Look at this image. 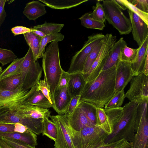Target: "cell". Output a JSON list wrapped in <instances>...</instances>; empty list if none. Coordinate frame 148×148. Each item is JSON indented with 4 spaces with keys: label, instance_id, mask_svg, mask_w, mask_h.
Listing matches in <instances>:
<instances>
[{
    "label": "cell",
    "instance_id": "obj_26",
    "mask_svg": "<svg viewBox=\"0 0 148 148\" xmlns=\"http://www.w3.org/2000/svg\"><path fill=\"white\" fill-rule=\"evenodd\" d=\"M97 125L108 135L113 131V126L110 122L104 109H97Z\"/></svg>",
    "mask_w": 148,
    "mask_h": 148
},
{
    "label": "cell",
    "instance_id": "obj_19",
    "mask_svg": "<svg viewBox=\"0 0 148 148\" xmlns=\"http://www.w3.org/2000/svg\"><path fill=\"white\" fill-rule=\"evenodd\" d=\"M127 45L122 37L120 38L113 46L109 53L101 71L116 66L120 61V52L121 49Z\"/></svg>",
    "mask_w": 148,
    "mask_h": 148
},
{
    "label": "cell",
    "instance_id": "obj_41",
    "mask_svg": "<svg viewBox=\"0 0 148 148\" xmlns=\"http://www.w3.org/2000/svg\"><path fill=\"white\" fill-rule=\"evenodd\" d=\"M132 143L124 139L109 143H104L96 148H132Z\"/></svg>",
    "mask_w": 148,
    "mask_h": 148
},
{
    "label": "cell",
    "instance_id": "obj_38",
    "mask_svg": "<svg viewBox=\"0 0 148 148\" xmlns=\"http://www.w3.org/2000/svg\"><path fill=\"white\" fill-rule=\"evenodd\" d=\"M93 11L90 12L89 15L93 19L104 23L106 20L105 12L100 1L97 0L96 5L93 7Z\"/></svg>",
    "mask_w": 148,
    "mask_h": 148
},
{
    "label": "cell",
    "instance_id": "obj_4",
    "mask_svg": "<svg viewBox=\"0 0 148 148\" xmlns=\"http://www.w3.org/2000/svg\"><path fill=\"white\" fill-rule=\"evenodd\" d=\"M68 129L75 148H96L103 144L108 136L97 125L77 131L72 129L68 123Z\"/></svg>",
    "mask_w": 148,
    "mask_h": 148
},
{
    "label": "cell",
    "instance_id": "obj_39",
    "mask_svg": "<svg viewBox=\"0 0 148 148\" xmlns=\"http://www.w3.org/2000/svg\"><path fill=\"white\" fill-rule=\"evenodd\" d=\"M127 9L132 11L137 15L148 25V13L141 10L132 4L128 0H120Z\"/></svg>",
    "mask_w": 148,
    "mask_h": 148
},
{
    "label": "cell",
    "instance_id": "obj_43",
    "mask_svg": "<svg viewBox=\"0 0 148 148\" xmlns=\"http://www.w3.org/2000/svg\"><path fill=\"white\" fill-rule=\"evenodd\" d=\"M0 137L13 148H36L35 146H30L20 140L8 138Z\"/></svg>",
    "mask_w": 148,
    "mask_h": 148
},
{
    "label": "cell",
    "instance_id": "obj_20",
    "mask_svg": "<svg viewBox=\"0 0 148 148\" xmlns=\"http://www.w3.org/2000/svg\"><path fill=\"white\" fill-rule=\"evenodd\" d=\"M86 84V81L82 73L70 74L67 86L71 98L80 95Z\"/></svg>",
    "mask_w": 148,
    "mask_h": 148
},
{
    "label": "cell",
    "instance_id": "obj_45",
    "mask_svg": "<svg viewBox=\"0 0 148 148\" xmlns=\"http://www.w3.org/2000/svg\"><path fill=\"white\" fill-rule=\"evenodd\" d=\"M132 4L141 10L148 13V0H128Z\"/></svg>",
    "mask_w": 148,
    "mask_h": 148
},
{
    "label": "cell",
    "instance_id": "obj_17",
    "mask_svg": "<svg viewBox=\"0 0 148 148\" xmlns=\"http://www.w3.org/2000/svg\"><path fill=\"white\" fill-rule=\"evenodd\" d=\"M66 116L69 125L75 131H79L93 125L89 121L78 105L71 115Z\"/></svg>",
    "mask_w": 148,
    "mask_h": 148
},
{
    "label": "cell",
    "instance_id": "obj_33",
    "mask_svg": "<svg viewBox=\"0 0 148 148\" xmlns=\"http://www.w3.org/2000/svg\"><path fill=\"white\" fill-rule=\"evenodd\" d=\"M138 51V49H133L125 45L120 52V61L132 64L136 60Z\"/></svg>",
    "mask_w": 148,
    "mask_h": 148
},
{
    "label": "cell",
    "instance_id": "obj_11",
    "mask_svg": "<svg viewBox=\"0 0 148 148\" xmlns=\"http://www.w3.org/2000/svg\"><path fill=\"white\" fill-rule=\"evenodd\" d=\"M49 117L56 125L57 130L54 148H75L68 132L66 116L64 114L50 115Z\"/></svg>",
    "mask_w": 148,
    "mask_h": 148
},
{
    "label": "cell",
    "instance_id": "obj_36",
    "mask_svg": "<svg viewBox=\"0 0 148 148\" xmlns=\"http://www.w3.org/2000/svg\"><path fill=\"white\" fill-rule=\"evenodd\" d=\"M125 98L124 90L118 92L105 105L104 109L121 107Z\"/></svg>",
    "mask_w": 148,
    "mask_h": 148
},
{
    "label": "cell",
    "instance_id": "obj_9",
    "mask_svg": "<svg viewBox=\"0 0 148 148\" xmlns=\"http://www.w3.org/2000/svg\"><path fill=\"white\" fill-rule=\"evenodd\" d=\"M116 41V36L111 34L105 35L99 54L88 72L83 74L86 83L93 81L101 71L109 52Z\"/></svg>",
    "mask_w": 148,
    "mask_h": 148
},
{
    "label": "cell",
    "instance_id": "obj_22",
    "mask_svg": "<svg viewBox=\"0 0 148 148\" xmlns=\"http://www.w3.org/2000/svg\"><path fill=\"white\" fill-rule=\"evenodd\" d=\"M45 6L38 1H33L26 4L23 13L29 20L35 21L47 13Z\"/></svg>",
    "mask_w": 148,
    "mask_h": 148
},
{
    "label": "cell",
    "instance_id": "obj_7",
    "mask_svg": "<svg viewBox=\"0 0 148 148\" xmlns=\"http://www.w3.org/2000/svg\"><path fill=\"white\" fill-rule=\"evenodd\" d=\"M137 101L138 103L137 113V125L135 134L132 142V148H148V98Z\"/></svg>",
    "mask_w": 148,
    "mask_h": 148
},
{
    "label": "cell",
    "instance_id": "obj_54",
    "mask_svg": "<svg viewBox=\"0 0 148 148\" xmlns=\"http://www.w3.org/2000/svg\"><path fill=\"white\" fill-rule=\"evenodd\" d=\"M8 110H0V114L2 113V112H4Z\"/></svg>",
    "mask_w": 148,
    "mask_h": 148
},
{
    "label": "cell",
    "instance_id": "obj_10",
    "mask_svg": "<svg viewBox=\"0 0 148 148\" xmlns=\"http://www.w3.org/2000/svg\"><path fill=\"white\" fill-rule=\"evenodd\" d=\"M33 87L29 90H23L21 86L13 91L0 89V110H16L29 95Z\"/></svg>",
    "mask_w": 148,
    "mask_h": 148
},
{
    "label": "cell",
    "instance_id": "obj_24",
    "mask_svg": "<svg viewBox=\"0 0 148 148\" xmlns=\"http://www.w3.org/2000/svg\"><path fill=\"white\" fill-rule=\"evenodd\" d=\"M88 0H38L45 5L55 9H67L75 7Z\"/></svg>",
    "mask_w": 148,
    "mask_h": 148
},
{
    "label": "cell",
    "instance_id": "obj_21",
    "mask_svg": "<svg viewBox=\"0 0 148 148\" xmlns=\"http://www.w3.org/2000/svg\"><path fill=\"white\" fill-rule=\"evenodd\" d=\"M36 87V84L33 87L32 92L24 102L23 104L35 106L45 109L53 108V105L40 91L37 90Z\"/></svg>",
    "mask_w": 148,
    "mask_h": 148
},
{
    "label": "cell",
    "instance_id": "obj_48",
    "mask_svg": "<svg viewBox=\"0 0 148 148\" xmlns=\"http://www.w3.org/2000/svg\"><path fill=\"white\" fill-rule=\"evenodd\" d=\"M11 31L15 35H17L30 32L31 30L30 28L24 26H16L12 27Z\"/></svg>",
    "mask_w": 148,
    "mask_h": 148
},
{
    "label": "cell",
    "instance_id": "obj_15",
    "mask_svg": "<svg viewBox=\"0 0 148 148\" xmlns=\"http://www.w3.org/2000/svg\"><path fill=\"white\" fill-rule=\"evenodd\" d=\"M134 40L139 46L148 36V25L136 14L127 9Z\"/></svg>",
    "mask_w": 148,
    "mask_h": 148
},
{
    "label": "cell",
    "instance_id": "obj_47",
    "mask_svg": "<svg viewBox=\"0 0 148 148\" xmlns=\"http://www.w3.org/2000/svg\"><path fill=\"white\" fill-rule=\"evenodd\" d=\"M14 124L0 123V133H9L14 132Z\"/></svg>",
    "mask_w": 148,
    "mask_h": 148
},
{
    "label": "cell",
    "instance_id": "obj_8",
    "mask_svg": "<svg viewBox=\"0 0 148 148\" xmlns=\"http://www.w3.org/2000/svg\"><path fill=\"white\" fill-rule=\"evenodd\" d=\"M105 35L99 33L88 37L82 49L72 57L70 67L67 72L69 74L82 73L86 60L94 47L104 38Z\"/></svg>",
    "mask_w": 148,
    "mask_h": 148
},
{
    "label": "cell",
    "instance_id": "obj_30",
    "mask_svg": "<svg viewBox=\"0 0 148 148\" xmlns=\"http://www.w3.org/2000/svg\"><path fill=\"white\" fill-rule=\"evenodd\" d=\"M64 26V24L46 22L43 24L38 25L31 28L40 31L46 35L59 32Z\"/></svg>",
    "mask_w": 148,
    "mask_h": 148
},
{
    "label": "cell",
    "instance_id": "obj_23",
    "mask_svg": "<svg viewBox=\"0 0 148 148\" xmlns=\"http://www.w3.org/2000/svg\"><path fill=\"white\" fill-rule=\"evenodd\" d=\"M0 137L14 139L32 146H35L38 145L36 134L28 129L23 133L13 132L0 133Z\"/></svg>",
    "mask_w": 148,
    "mask_h": 148
},
{
    "label": "cell",
    "instance_id": "obj_27",
    "mask_svg": "<svg viewBox=\"0 0 148 148\" xmlns=\"http://www.w3.org/2000/svg\"><path fill=\"white\" fill-rule=\"evenodd\" d=\"M25 39L33 53L35 60L38 59L41 38L30 32L23 34Z\"/></svg>",
    "mask_w": 148,
    "mask_h": 148
},
{
    "label": "cell",
    "instance_id": "obj_40",
    "mask_svg": "<svg viewBox=\"0 0 148 148\" xmlns=\"http://www.w3.org/2000/svg\"><path fill=\"white\" fill-rule=\"evenodd\" d=\"M17 56L11 50L0 48V63L2 66L12 62Z\"/></svg>",
    "mask_w": 148,
    "mask_h": 148
},
{
    "label": "cell",
    "instance_id": "obj_14",
    "mask_svg": "<svg viewBox=\"0 0 148 148\" xmlns=\"http://www.w3.org/2000/svg\"><path fill=\"white\" fill-rule=\"evenodd\" d=\"M67 86L57 87L52 96L53 108L58 114H65L71 99Z\"/></svg>",
    "mask_w": 148,
    "mask_h": 148
},
{
    "label": "cell",
    "instance_id": "obj_18",
    "mask_svg": "<svg viewBox=\"0 0 148 148\" xmlns=\"http://www.w3.org/2000/svg\"><path fill=\"white\" fill-rule=\"evenodd\" d=\"M16 109L19 111L22 117L24 118L36 119H43L45 117L49 118L51 113V112L48 109L23 104Z\"/></svg>",
    "mask_w": 148,
    "mask_h": 148
},
{
    "label": "cell",
    "instance_id": "obj_50",
    "mask_svg": "<svg viewBox=\"0 0 148 148\" xmlns=\"http://www.w3.org/2000/svg\"><path fill=\"white\" fill-rule=\"evenodd\" d=\"M28 129V128L24 125L20 123L14 124V132L23 133Z\"/></svg>",
    "mask_w": 148,
    "mask_h": 148
},
{
    "label": "cell",
    "instance_id": "obj_37",
    "mask_svg": "<svg viewBox=\"0 0 148 148\" xmlns=\"http://www.w3.org/2000/svg\"><path fill=\"white\" fill-rule=\"evenodd\" d=\"M104 110L110 122L114 127L122 116L123 111V107L104 109Z\"/></svg>",
    "mask_w": 148,
    "mask_h": 148
},
{
    "label": "cell",
    "instance_id": "obj_49",
    "mask_svg": "<svg viewBox=\"0 0 148 148\" xmlns=\"http://www.w3.org/2000/svg\"><path fill=\"white\" fill-rule=\"evenodd\" d=\"M6 0H0V27L5 19L7 16L5 10V5Z\"/></svg>",
    "mask_w": 148,
    "mask_h": 148
},
{
    "label": "cell",
    "instance_id": "obj_25",
    "mask_svg": "<svg viewBox=\"0 0 148 148\" xmlns=\"http://www.w3.org/2000/svg\"><path fill=\"white\" fill-rule=\"evenodd\" d=\"M21 85V73L0 79V89L13 91Z\"/></svg>",
    "mask_w": 148,
    "mask_h": 148
},
{
    "label": "cell",
    "instance_id": "obj_3",
    "mask_svg": "<svg viewBox=\"0 0 148 148\" xmlns=\"http://www.w3.org/2000/svg\"><path fill=\"white\" fill-rule=\"evenodd\" d=\"M42 61L44 79L49 86L52 96L58 86L63 70L60 64L58 42L53 41L46 48Z\"/></svg>",
    "mask_w": 148,
    "mask_h": 148
},
{
    "label": "cell",
    "instance_id": "obj_1",
    "mask_svg": "<svg viewBox=\"0 0 148 148\" xmlns=\"http://www.w3.org/2000/svg\"><path fill=\"white\" fill-rule=\"evenodd\" d=\"M116 69L115 66L101 71L93 81L86 83L80 95L79 103L84 101L103 108L116 93Z\"/></svg>",
    "mask_w": 148,
    "mask_h": 148
},
{
    "label": "cell",
    "instance_id": "obj_34",
    "mask_svg": "<svg viewBox=\"0 0 148 148\" xmlns=\"http://www.w3.org/2000/svg\"><path fill=\"white\" fill-rule=\"evenodd\" d=\"M103 39L94 47L88 56L84 66L82 73L83 74H85L88 72L96 59L101 49Z\"/></svg>",
    "mask_w": 148,
    "mask_h": 148
},
{
    "label": "cell",
    "instance_id": "obj_53",
    "mask_svg": "<svg viewBox=\"0 0 148 148\" xmlns=\"http://www.w3.org/2000/svg\"><path fill=\"white\" fill-rule=\"evenodd\" d=\"M0 148H13L2 140L0 137Z\"/></svg>",
    "mask_w": 148,
    "mask_h": 148
},
{
    "label": "cell",
    "instance_id": "obj_51",
    "mask_svg": "<svg viewBox=\"0 0 148 148\" xmlns=\"http://www.w3.org/2000/svg\"><path fill=\"white\" fill-rule=\"evenodd\" d=\"M30 28L31 30V32L39 37L42 38L46 35L45 34L40 31L36 29H32L31 27Z\"/></svg>",
    "mask_w": 148,
    "mask_h": 148
},
{
    "label": "cell",
    "instance_id": "obj_35",
    "mask_svg": "<svg viewBox=\"0 0 148 148\" xmlns=\"http://www.w3.org/2000/svg\"><path fill=\"white\" fill-rule=\"evenodd\" d=\"M49 118H43V131L42 136H46L55 141L56 140L57 130L55 124Z\"/></svg>",
    "mask_w": 148,
    "mask_h": 148
},
{
    "label": "cell",
    "instance_id": "obj_6",
    "mask_svg": "<svg viewBox=\"0 0 148 148\" xmlns=\"http://www.w3.org/2000/svg\"><path fill=\"white\" fill-rule=\"evenodd\" d=\"M24 57L21 67V86L23 90H29L40 80L42 69L38 60H35L30 48Z\"/></svg>",
    "mask_w": 148,
    "mask_h": 148
},
{
    "label": "cell",
    "instance_id": "obj_31",
    "mask_svg": "<svg viewBox=\"0 0 148 148\" xmlns=\"http://www.w3.org/2000/svg\"><path fill=\"white\" fill-rule=\"evenodd\" d=\"M90 12H86L79 18V19L81 21V24L88 28L102 30L105 27L104 23L95 20L92 18L89 15Z\"/></svg>",
    "mask_w": 148,
    "mask_h": 148
},
{
    "label": "cell",
    "instance_id": "obj_44",
    "mask_svg": "<svg viewBox=\"0 0 148 148\" xmlns=\"http://www.w3.org/2000/svg\"><path fill=\"white\" fill-rule=\"evenodd\" d=\"M80 97V95L76 96L71 98L64 115L68 116L73 112L79 103Z\"/></svg>",
    "mask_w": 148,
    "mask_h": 148
},
{
    "label": "cell",
    "instance_id": "obj_5",
    "mask_svg": "<svg viewBox=\"0 0 148 148\" xmlns=\"http://www.w3.org/2000/svg\"><path fill=\"white\" fill-rule=\"evenodd\" d=\"M102 4L106 20L119 32L120 35H127L132 32L130 19L122 12L115 0H105Z\"/></svg>",
    "mask_w": 148,
    "mask_h": 148
},
{
    "label": "cell",
    "instance_id": "obj_55",
    "mask_svg": "<svg viewBox=\"0 0 148 148\" xmlns=\"http://www.w3.org/2000/svg\"><path fill=\"white\" fill-rule=\"evenodd\" d=\"M2 71V68L1 66H0V74Z\"/></svg>",
    "mask_w": 148,
    "mask_h": 148
},
{
    "label": "cell",
    "instance_id": "obj_28",
    "mask_svg": "<svg viewBox=\"0 0 148 148\" xmlns=\"http://www.w3.org/2000/svg\"><path fill=\"white\" fill-rule=\"evenodd\" d=\"M78 106L90 123L93 125H97V108L90 103L84 101L80 102Z\"/></svg>",
    "mask_w": 148,
    "mask_h": 148
},
{
    "label": "cell",
    "instance_id": "obj_2",
    "mask_svg": "<svg viewBox=\"0 0 148 148\" xmlns=\"http://www.w3.org/2000/svg\"><path fill=\"white\" fill-rule=\"evenodd\" d=\"M138 103L136 100L130 101L123 107L120 119L113 127L112 133L104 141L109 143L122 139L132 143L135 134L137 125V113Z\"/></svg>",
    "mask_w": 148,
    "mask_h": 148
},
{
    "label": "cell",
    "instance_id": "obj_46",
    "mask_svg": "<svg viewBox=\"0 0 148 148\" xmlns=\"http://www.w3.org/2000/svg\"><path fill=\"white\" fill-rule=\"evenodd\" d=\"M70 74L63 70L61 75L58 87H64L67 86Z\"/></svg>",
    "mask_w": 148,
    "mask_h": 148
},
{
    "label": "cell",
    "instance_id": "obj_12",
    "mask_svg": "<svg viewBox=\"0 0 148 148\" xmlns=\"http://www.w3.org/2000/svg\"><path fill=\"white\" fill-rule=\"evenodd\" d=\"M130 88L125 94V97L130 101L148 98V77L142 73L133 76Z\"/></svg>",
    "mask_w": 148,
    "mask_h": 148
},
{
    "label": "cell",
    "instance_id": "obj_13",
    "mask_svg": "<svg viewBox=\"0 0 148 148\" xmlns=\"http://www.w3.org/2000/svg\"><path fill=\"white\" fill-rule=\"evenodd\" d=\"M133 76L131 64L120 61L116 66L115 80L116 93L124 90Z\"/></svg>",
    "mask_w": 148,
    "mask_h": 148
},
{
    "label": "cell",
    "instance_id": "obj_42",
    "mask_svg": "<svg viewBox=\"0 0 148 148\" xmlns=\"http://www.w3.org/2000/svg\"><path fill=\"white\" fill-rule=\"evenodd\" d=\"M36 89L41 91L43 95L53 105L52 97L49 86L45 80H40L36 84Z\"/></svg>",
    "mask_w": 148,
    "mask_h": 148
},
{
    "label": "cell",
    "instance_id": "obj_29",
    "mask_svg": "<svg viewBox=\"0 0 148 148\" xmlns=\"http://www.w3.org/2000/svg\"><path fill=\"white\" fill-rule=\"evenodd\" d=\"M24 57L16 58L5 69L3 70L0 74V79L21 73V65Z\"/></svg>",
    "mask_w": 148,
    "mask_h": 148
},
{
    "label": "cell",
    "instance_id": "obj_16",
    "mask_svg": "<svg viewBox=\"0 0 148 148\" xmlns=\"http://www.w3.org/2000/svg\"><path fill=\"white\" fill-rule=\"evenodd\" d=\"M137 56L135 62L131 64L133 76L141 73L146 59L148 58V36L139 46Z\"/></svg>",
    "mask_w": 148,
    "mask_h": 148
},
{
    "label": "cell",
    "instance_id": "obj_52",
    "mask_svg": "<svg viewBox=\"0 0 148 148\" xmlns=\"http://www.w3.org/2000/svg\"><path fill=\"white\" fill-rule=\"evenodd\" d=\"M142 73H143L147 76L148 75V58H147L145 63Z\"/></svg>",
    "mask_w": 148,
    "mask_h": 148
},
{
    "label": "cell",
    "instance_id": "obj_32",
    "mask_svg": "<svg viewBox=\"0 0 148 148\" xmlns=\"http://www.w3.org/2000/svg\"><path fill=\"white\" fill-rule=\"evenodd\" d=\"M64 38L63 35L60 33L45 35L41 38L38 59L42 57L45 51V47L49 42L53 41L58 42L62 40Z\"/></svg>",
    "mask_w": 148,
    "mask_h": 148
}]
</instances>
